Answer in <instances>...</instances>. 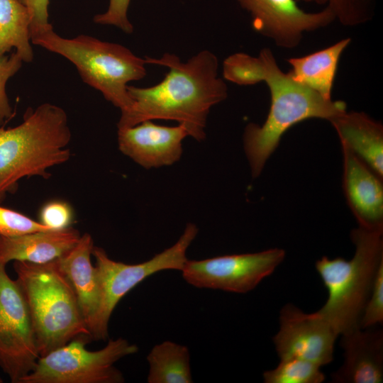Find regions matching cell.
<instances>
[{
    "instance_id": "cell-9",
    "label": "cell",
    "mask_w": 383,
    "mask_h": 383,
    "mask_svg": "<svg viewBox=\"0 0 383 383\" xmlns=\"http://www.w3.org/2000/svg\"><path fill=\"white\" fill-rule=\"evenodd\" d=\"M0 263V367L11 382L19 383L40 357L23 294Z\"/></svg>"
},
{
    "instance_id": "cell-16",
    "label": "cell",
    "mask_w": 383,
    "mask_h": 383,
    "mask_svg": "<svg viewBox=\"0 0 383 383\" xmlns=\"http://www.w3.org/2000/svg\"><path fill=\"white\" fill-rule=\"evenodd\" d=\"M79 232L71 227L6 237L0 235V263L25 261L36 264L52 262L72 248L80 238Z\"/></svg>"
},
{
    "instance_id": "cell-27",
    "label": "cell",
    "mask_w": 383,
    "mask_h": 383,
    "mask_svg": "<svg viewBox=\"0 0 383 383\" xmlns=\"http://www.w3.org/2000/svg\"><path fill=\"white\" fill-rule=\"evenodd\" d=\"M74 213L71 206L62 201L45 204L40 209V223L51 230H63L70 227Z\"/></svg>"
},
{
    "instance_id": "cell-20",
    "label": "cell",
    "mask_w": 383,
    "mask_h": 383,
    "mask_svg": "<svg viewBox=\"0 0 383 383\" xmlns=\"http://www.w3.org/2000/svg\"><path fill=\"white\" fill-rule=\"evenodd\" d=\"M30 23L29 11L18 0H0V55L15 48L23 62L33 60Z\"/></svg>"
},
{
    "instance_id": "cell-30",
    "label": "cell",
    "mask_w": 383,
    "mask_h": 383,
    "mask_svg": "<svg viewBox=\"0 0 383 383\" xmlns=\"http://www.w3.org/2000/svg\"><path fill=\"white\" fill-rule=\"evenodd\" d=\"M3 382V379H1V377H0V383H2Z\"/></svg>"
},
{
    "instance_id": "cell-29",
    "label": "cell",
    "mask_w": 383,
    "mask_h": 383,
    "mask_svg": "<svg viewBox=\"0 0 383 383\" xmlns=\"http://www.w3.org/2000/svg\"><path fill=\"white\" fill-rule=\"evenodd\" d=\"M30 12L31 16L30 40L53 30L49 22L50 0H18Z\"/></svg>"
},
{
    "instance_id": "cell-6",
    "label": "cell",
    "mask_w": 383,
    "mask_h": 383,
    "mask_svg": "<svg viewBox=\"0 0 383 383\" xmlns=\"http://www.w3.org/2000/svg\"><path fill=\"white\" fill-rule=\"evenodd\" d=\"M31 43L70 61L84 82L99 91L121 112L133 104L128 83L141 79L147 74L145 58L122 45L89 35L65 38L52 30Z\"/></svg>"
},
{
    "instance_id": "cell-2",
    "label": "cell",
    "mask_w": 383,
    "mask_h": 383,
    "mask_svg": "<svg viewBox=\"0 0 383 383\" xmlns=\"http://www.w3.org/2000/svg\"><path fill=\"white\" fill-rule=\"evenodd\" d=\"M145 60L147 64L167 67L168 72L154 86H128L133 104L121 112L118 129L148 120H171L183 124L189 136L196 140H204L211 109L228 96L227 85L218 76L216 55L204 50L186 62L171 53H165L158 59L145 57Z\"/></svg>"
},
{
    "instance_id": "cell-19",
    "label": "cell",
    "mask_w": 383,
    "mask_h": 383,
    "mask_svg": "<svg viewBox=\"0 0 383 383\" xmlns=\"http://www.w3.org/2000/svg\"><path fill=\"white\" fill-rule=\"evenodd\" d=\"M350 38L301 57L287 60L292 69L287 73L296 82L331 99V90L339 59Z\"/></svg>"
},
{
    "instance_id": "cell-28",
    "label": "cell",
    "mask_w": 383,
    "mask_h": 383,
    "mask_svg": "<svg viewBox=\"0 0 383 383\" xmlns=\"http://www.w3.org/2000/svg\"><path fill=\"white\" fill-rule=\"evenodd\" d=\"M131 0H109L107 10L94 16L93 21L100 25L113 26L126 33H131L133 26L128 17Z\"/></svg>"
},
{
    "instance_id": "cell-23",
    "label": "cell",
    "mask_w": 383,
    "mask_h": 383,
    "mask_svg": "<svg viewBox=\"0 0 383 383\" xmlns=\"http://www.w3.org/2000/svg\"><path fill=\"white\" fill-rule=\"evenodd\" d=\"M319 5L326 4L336 19L345 26H357L370 21L374 11L376 0H301Z\"/></svg>"
},
{
    "instance_id": "cell-22",
    "label": "cell",
    "mask_w": 383,
    "mask_h": 383,
    "mask_svg": "<svg viewBox=\"0 0 383 383\" xmlns=\"http://www.w3.org/2000/svg\"><path fill=\"white\" fill-rule=\"evenodd\" d=\"M320 367L301 358L282 359L275 368L263 373V379L265 383H321L326 377Z\"/></svg>"
},
{
    "instance_id": "cell-12",
    "label": "cell",
    "mask_w": 383,
    "mask_h": 383,
    "mask_svg": "<svg viewBox=\"0 0 383 383\" xmlns=\"http://www.w3.org/2000/svg\"><path fill=\"white\" fill-rule=\"evenodd\" d=\"M235 1L250 13L255 32L287 49L299 44L303 33L326 27L336 20L328 6L319 12L307 13L295 0Z\"/></svg>"
},
{
    "instance_id": "cell-8",
    "label": "cell",
    "mask_w": 383,
    "mask_h": 383,
    "mask_svg": "<svg viewBox=\"0 0 383 383\" xmlns=\"http://www.w3.org/2000/svg\"><path fill=\"white\" fill-rule=\"evenodd\" d=\"M89 336H78L40 357L33 370L19 383H122V372L114 364L136 353L138 348L126 339L109 340L98 350H89Z\"/></svg>"
},
{
    "instance_id": "cell-14",
    "label": "cell",
    "mask_w": 383,
    "mask_h": 383,
    "mask_svg": "<svg viewBox=\"0 0 383 383\" xmlns=\"http://www.w3.org/2000/svg\"><path fill=\"white\" fill-rule=\"evenodd\" d=\"M343 154V189L358 227L383 231L382 177L347 147Z\"/></svg>"
},
{
    "instance_id": "cell-10",
    "label": "cell",
    "mask_w": 383,
    "mask_h": 383,
    "mask_svg": "<svg viewBox=\"0 0 383 383\" xmlns=\"http://www.w3.org/2000/svg\"><path fill=\"white\" fill-rule=\"evenodd\" d=\"M284 257L283 249L272 248L255 253L188 260L181 272L183 279L196 288L244 294L272 274Z\"/></svg>"
},
{
    "instance_id": "cell-4",
    "label": "cell",
    "mask_w": 383,
    "mask_h": 383,
    "mask_svg": "<svg viewBox=\"0 0 383 383\" xmlns=\"http://www.w3.org/2000/svg\"><path fill=\"white\" fill-rule=\"evenodd\" d=\"M13 270L27 304L40 357L78 336L91 338L76 294L55 260L43 264L14 261Z\"/></svg>"
},
{
    "instance_id": "cell-17",
    "label": "cell",
    "mask_w": 383,
    "mask_h": 383,
    "mask_svg": "<svg viewBox=\"0 0 383 383\" xmlns=\"http://www.w3.org/2000/svg\"><path fill=\"white\" fill-rule=\"evenodd\" d=\"M94 247L91 235L85 233L73 248L55 260L57 267L66 277L76 294L88 329L99 303L96 268L91 262Z\"/></svg>"
},
{
    "instance_id": "cell-13",
    "label": "cell",
    "mask_w": 383,
    "mask_h": 383,
    "mask_svg": "<svg viewBox=\"0 0 383 383\" xmlns=\"http://www.w3.org/2000/svg\"><path fill=\"white\" fill-rule=\"evenodd\" d=\"M189 136L183 124L157 125L151 120L118 129L120 151L149 170L171 165L181 158L183 140Z\"/></svg>"
},
{
    "instance_id": "cell-21",
    "label": "cell",
    "mask_w": 383,
    "mask_h": 383,
    "mask_svg": "<svg viewBox=\"0 0 383 383\" xmlns=\"http://www.w3.org/2000/svg\"><path fill=\"white\" fill-rule=\"evenodd\" d=\"M146 359L149 363L148 383L193 382L187 346L165 340L155 345Z\"/></svg>"
},
{
    "instance_id": "cell-7",
    "label": "cell",
    "mask_w": 383,
    "mask_h": 383,
    "mask_svg": "<svg viewBox=\"0 0 383 383\" xmlns=\"http://www.w3.org/2000/svg\"><path fill=\"white\" fill-rule=\"evenodd\" d=\"M199 232L192 223L187 224L178 240L170 248L145 262L128 265L111 259L106 251L94 247L99 290L97 311L89 328L91 339L106 340L111 316L120 300L148 277L165 270H182L188 260L187 251Z\"/></svg>"
},
{
    "instance_id": "cell-25",
    "label": "cell",
    "mask_w": 383,
    "mask_h": 383,
    "mask_svg": "<svg viewBox=\"0 0 383 383\" xmlns=\"http://www.w3.org/2000/svg\"><path fill=\"white\" fill-rule=\"evenodd\" d=\"M383 322V262L380 264L370 296L365 306L360 328H372Z\"/></svg>"
},
{
    "instance_id": "cell-18",
    "label": "cell",
    "mask_w": 383,
    "mask_h": 383,
    "mask_svg": "<svg viewBox=\"0 0 383 383\" xmlns=\"http://www.w3.org/2000/svg\"><path fill=\"white\" fill-rule=\"evenodd\" d=\"M341 145L383 177V126L364 112L347 111L330 121Z\"/></svg>"
},
{
    "instance_id": "cell-3",
    "label": "cell",
    "mask_w": 383,
    "mask_h": 383,
    "mask_svg": "<svg viewBox=\"0 0 383 383\" xmlns=\"http://www.w3.org/2000/svg\"><path fill=\"white\" fill-rule=\"evenodd\" d=\"M71 131L66 112L50 103L27 111L23 122L0 128V204L24 177L48 179V170L70 157Z\"/></svg>"
},
{
    "instance_id": "cell-24",
    "label": "cell",
    "mask_w": 383,
    "mask_h": 383,
    "mask_svg": "<svg viewBox=\"0 0 383 383\" xmlns=\"http://www.w3.org/2000/svg\"><path fill=\"white\" fill-rule=\"evenodd\" d=\"M49 230L51 229L39 221L16 211L0 206V235L12 237Z\"/></svg>"
},
{
    "instance_id": "cell-11",
    "label": "cell",
    "mask_w": 383,
    "mask_h": 383,
    "mask_svg": "<svg viewBox=\"0 0 383 383\" xmlns=\"http://www.w3.org/2000/svg\"><path fill=\"white\" fill-rule=\"evenodd\" d=\"M338 335L318 311L306 313L288 304L280 311L279 330L273 342L280 360L301 358L321 367L332 362Z\"/></svg>"
},
{
    "instance_id": "cell-26",
    "label": "cell",
    "mask_w": 383,
    "mask_h": 383,
    "mask_svg": "<svg viewBox=\"0 0 383 383\" xmlns=\"http://www.w3.org/2000/svg\"><path fill=\"white\" fill-rule=\"evenodd\" d=\"M23 60L13 52L10 55H0V124L12 116V109L6 92V84L21 67Z\"/></svg>"
},
{
    "instance_id": "cell-1",
    "label": "cell",
    "mask_w": 383,
    "mask_h": 383,
    "mask_svg": "<svg viewBox=\"0 0 383 383\" xmlns=\"http://www.w3.org/2000/svg\"><path fill=\"white\" fill-rule=\"evenodd\" d=\"M223 78L238 85L264 82L271 104L262 126L250 123L243 133V146L252 177L262 172L282 136L294 125L309 118L331 121L346 111L343 101L326 99L316 91L294 81L278 67L272 51L261 50L257 57L237 52L223 62Z\"/></svg>"
},
{
    "instance_id": "cell-15",
    "label": "cell",
    "mask_w": 383,
    "mask_h": 383,
    "mask_svg": "<svg viewBox=\"0 0 383 383\" xmlns=\"http://www.w3.org/2000/svg\"><path fill=\"white\" fill-rule=\"evenodd\" d=\"M343 365L332 375L335 383H380L383 379L382 330L356 328L343 334Z\"/></svg>"
},
{
    "instance_id": "cell-5",
    "label": "cell",
    "mask_w": 383,
    "mask_h": 383,
    "mask_svg": "<svg viewBox=\"0 0 383 383\" xmlns=\"http://www.w3.org/2000/svg\"><path fill=\"white\" fill-rule=\"evenodd\" d=\"M382 233L355 228L350 233L355 246L351 260L323 256L316 262V269L328 290V299L318 311L338 335L360 328L365 306L383 262Z\"/></svg>"
}]
</instances>
